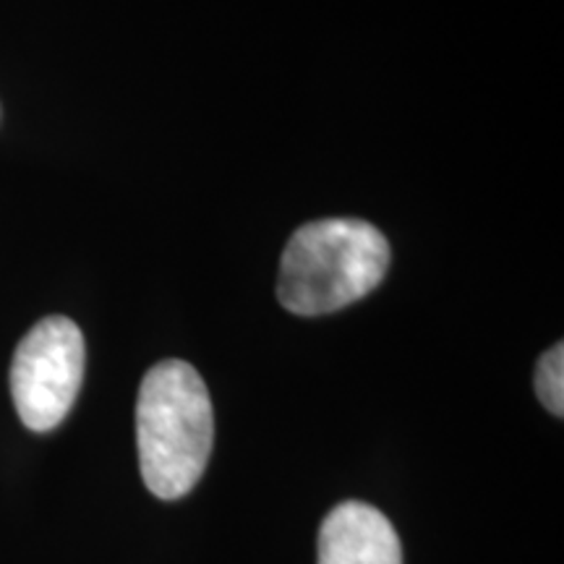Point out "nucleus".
<instances>
[{"instance_id": "nucleus-1", "label": "nucleus", "mask_w": 564, "mask_h": 564, "mask_svg": "<svg viewBox=\"0 0 564 564\" xmlns=\"http://www.w3.org/2000/svg\"><path fill=\"white\" fill-rule=\"evenodd\" d=\"M215 444V411L207 384L186 361L147 371L137 400L141 478L158 499L173 502L199 484Z\"/></svg>"}, {"instance_id": "nucleus-2", "label": "nucleus", "mask_w": 564, "mask_h": 564, "mask_svg": "<svg viewBox=\"0 0 564 564\" xmlns=\"http://www.w3.org/2000/svg\"><path fill=\"white\" fill-rule=\"evenodd\" d=\"M390 259L384 232L371 223L350 217L306 223L282 251L278 301L299 316L335 314L377 291Z\"/></svg>"}, {"instance_id": "nucleus-3", "label": "nucleus", "mask_w": 564, "mask_h": 564, "mask_svg": "<svg viewBox=\"0 0 564 564\" xmlns=\"http://www.w3.org/2000/svg\"><path fill=\"white\" fill-rule=\"evenodd\" d=\"M87 348L66 316H47L19 343L11 364V394L21 423L45 434L61 426L82 390Z\"/></svg>"}, {"instance_id": "nucleus-4", "label": "nucleus", "mask_w": 564, "mask_h": 564, "mask_svg": "<svg viewBox=\"0 0 564 564\" xmlns=\"http://www.w3.org/2000/svg\"><path fill=\"white\" fill-rule=\"evenodd\" d=\"M319 564H403V546L377 507L343 502L319 528Z\"/></svg>"}, {"instance_id": "nucleus-5", "label": "nucleus", "mask_w": 564, "mask_h": 564, "mask_svg": "<svg viewBox=\"0 0 564 564\" xmlns=\"http://www.w3.org/2000/svg\"><path fill=\"white\" fill-rule=\"evenodd\" d=\"M535 392L546 405L549 413L562 419L564 413V345L556 343L541 356L539 369H535Z\"/></svg>"}]
</instances>
